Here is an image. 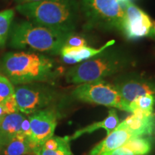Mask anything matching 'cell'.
<instances>
[{
  "instance_id": "22",
  "label": "cell",
  "mask_w": 155,
  "mask_h": 155,
  "mask_svg": "<svg viewBox=\"0 0 155 155\" xmlns=\"http://www.w3.org/2000/svg\"><path fill=\"white\" fill-rule=\"evenodd\" d=\"M64 45L71 46V47H82L87 45L86 40L83 37L76 35L75 33L71 34L65 40Z\"/></svg>"
},
{
  "instance_id": "28",
  "label": "cell",
  "mask_w": 155,
  "mask_h": 155,
  "mask_svg": "<svg viewBox=\"0 0 155 155\" xmlns=\"http://www.w3.org/2000/svg\"><path fill=\"white\" fill-rule=\"evenodd\" d=\"M118 1L119 2L120 4H121V5H124L125 3H127V2H129V1H130V0H118Z\"/></svg>"
},
{
  "instance_id": "7",
  "label": "cell",
  "mask_w": 155,
  "mask_h": 155,
  "mask_svg": "<svg viewBox=\"0 0 155 155\" xmlns=\"http://www.w3.org/2000/svg\"><path fill=\"white\" fill-rule=\"evenodd\" d=\"M15 96L19 111L31 115L53 104L58 93L43 83H32L15 86Z\"/></svg>"
},
{
  "instance_id": "14",
  "label": "cell",
  "mask_w": 155,
  "mask_h": 155,
  "mask_svg": "<svg viewBox=\"0 0 155 155\" xmlns=\"http://www.w3.org/2000/svg\"><path fill=\"white\" fill-rule=\"evenodd\" d=\"M25 116L22 113L6 115L0 121V147H4L21 133V124Z\"/></svg>"
},
{
  "instance_id": "25",
  "label": "cell",
  "mask_w": 155,
  "mask_h": 155,
  "mask_svg": "<svg viewBox=\"0 0 155 155\" xmlns=\"http://www.w3.org/2000/svg\"><path fill=\"white\" fill-rule=\"evenodd\" d=\"M107 155H134L133 153H131L130 151L127 150V149L124 148L123 147H119V148L116 149V150H114L113 152Z\"/></svg>"
},
{
  "instance_id": "17",
  "label": "cell",
  "mask_w": 155,
  "mask_h": 155,
  "mask_svg": "<svg viewBox=\"0 0 155 155\" xmlns=\"http://www.w3.org/2000/svg\"><path fill=\"white\" fill-rule=\"evenodd\" d=\"M15 15L13 9H7L0 12V49L5 47L8 41Z\"/></svg>"
},
{
  "instance_id": "13",
  "label": "cell",
  "mask_w": 155,
  "mask_h": 155,
  "mask_svg": "<svg viewBox=\"0 0 155 155\" xmlns=\"http://www.w3.org/2000/svg\"><path fill=\"white\" fill-rule=\"evenodd\" d=\"M114 43V40L108 42L105 45L99 49L91 48L89 46L82 47H71V46L63 45L62 47L60 54L64 63L67 64H75L86 61L98 54L101 53L106 48Z\"/></svg>"
},
{
  "instance_id": "8",
  "label": "cell",
  "mask_w": 155,
  "mask_h": 155,
  "mask_svg": "<svg viewBox=\"0 0 155 155\" xmlns=\"http://www.w3.org/2000/svg\"><path fill=\"white\" fill-rule=\"evenodd\" d=\"M125 17L124 34L129 40H137L150 34L152 22L149 15L130 1L124 5Z\"/></svg>"
},
{
  "instance_id": "19",
  "label": "cell",
  "mask_w": 155,
  "mask_h": 155,
  "mask_svg": "<svg viewBox=\"0 0 155 155\" xmlns=\"http://www.w3.org/2000/svg\"><path fill=\"white\" fill-rule=\"evenodd\" d=\"M155 104V96L152 95H144L141 96L134 100L129 104L131 113L136 108L143 110V111L153 112Z\"/></svg>"
},
{
  "instance_id": "16",
  "label": "cell",
  "mask_w": 155,
  "mask_h": 155,
  "mask_svg": "<svg viewBox=\"0 0 155 155\" xmlns=\"http://www.w3.org/2000/svg\"><path fill=\"white\" fill-rule=\"evenodd\" d=\"M119 123V119L116 110L110 109L108 111L107 117L105 119H104L103 121L96 122V123L92 124L87 126V127L83 128V129L76 131L72 136L69 137L70 141L75 140V139L79 138L83 134H91L100 129H105L108 135L117 127Z\"/></svg>"
},
{
  "instance_id": "26",
  "label": "cell",
  "mask_w": 155,
  "mask_h": 155,
  "mask_svg": "<svg viewBox=\"0 0 155 155\" xmlns=\"http://www.w3.org/2000/svg\"><path fill=\"white\" fill-rule=\"evenodd\" d=\"M17 5H22V4L30 3V2H36L42 1V0H14Z\"/></svg>"
},
{
  "instance_id": "21",
  "label": "cell",
  "mask_w": 155,
  "mask_h": 155,
  "mask_svg": "<svg viewBox=\"0 0 155 155\" xmlns=\"http://www.w3.org/2000/svg\"><path fill=\"white\" fill-rule=\"evenodd\" d=\"M15 95V86L5 75H0V104Z\"/></svg>"
},
{
  "instance_id": "5",
  "label": "cell",
  "mask_w": 155,
  "mask_h": 155,
  "mask_svg": "<svg viewBox=\"0 0 155 155\" xmlns=\"http://www.w3.org/2000/svg\"><path fill=\"white\" fill-rule=\"evenodd\" d=\"M88 28L123 31L125 12L118 0H81Z\"/></svg>"
},
{
  "instance_id": "9",
  "label": "cell",
  "mask_w": 155,
  "mask_h": 155,
  "mask_svg": "<svg viewBox=\"0 0 155 155\" xmlns=\"http://www.w3.org/2000/svg\"><path fill=\"white\" fill-rule=\"evenodd\" d=\"M32 137L31 139L38 147L51 138L58 123V115L55 111L45 109L29 116Z\"/></svg>"
},
{
  "instance_id": "27",
  "label": "cell",
  "mask_w": 155,
  "mask_h": 155,
  "mask_svg": "<svg viewBox=\"0 0 155 155\" xmlns=\"http://www.w3.org/2000/svg\"><path fill=\"white\" fill-rule=\"evenodd\" d=\"M6 115H7V114H6L5 109H4L2 104H0V121L4 119V117H5Z\"/></svg>"
},
{
  "instance_id": "10",
  "label": "cell",
  "mask_w": 155,
  "mask_h": 155,
  "mask_svg": "<svg viewBox=\"0 0 155 155\" xmlns=\"http://www.w3.org/2000/svg\"><path fill=\"white\" fill-rule=\"evenodd\" d=\"M133 137H136L122 121L104 140L92 149L89 155H107L123 146Z\"/></svg>"
},
{
  "instance_id": "29",
  "label": "cell",
  "mask_w": 155,
  "mask_h": 155,
  "mask_svg": "<svg viewBox=\"0 0 155 155\" xmlns=\"http://www.w3.org/2000/svg\"><path fill=\"white\" fill-rule=\"evenodd\" d=\"M152 29L153 30V32L155 34V22H154L152 23Z\"/></svg>"
},
{
  "instance_id": "11",
  "label": "cell",
  "mask_w": 155,
  "mask_h": 155,
  "mask_svg": "<svg viewBox=\"0 0 155 155\" xmlns=\"http://www.w3.org/2000/svg\"><path fill=\"white\" fill-rule=\"evenodd\" d=\"M115 86L119 90L124 102L129 108V104L139 96L144 95L155 96V85L142 79H126L115 84Z\"/></svg>"
},
{
  "instance_id": "2",
  "label": "cell",
  "mask_w": 155,
  "mask_h": 155,
  "mask_svg": "<svg viewBox=\"0 0 155 155\" xmlns=\"http://www.w3.org/2000/svg\"><path fill=\"white\" fill-rule=\"evenodd\" d=\"M16 9L29 21L72 34L79 20L80 5L78 0H42L17 5Z\"/></svg>"
},
{
  "instance_id": "31",
  "label": "cell",
  "mask_w": 155,
  "mask_h": 155,
  "mask_svg": "<svg viewBox=\"0 0 155 155\" xmlns=\"http://www.w3.org/2000/svg\"><path fill=\"white\" fill-rule=\"evenodd\" d=\"M30 155H35V154H30Z\"/></svg>"
},
{
  "instance_id": "23",
  "label": "cell",
  "mask_w": 155,
  "mask_h": 155,
  "mask_svg": "<svg viewBox=\"0 0 155 155\" xmlns=\"http://www.w3.org/2000/svg\"><path fill=\"white\" fill-rule=\"evenodd\" d=\"M2 104L4 109H5L7 115V114L18 113V112H19L15 95L8 98L7 101H5L3 104Z\"/></svg>"
},
{
  "instance_id": "30",
  "label": "cell",
  "mask_w": 155,
  "mask_h": 155,
  "mask_svg": "<svg viewBox=\"0 0 155 155\" xmlns=\"http://www.w3.org/2000/svg\"><path fill=\"white\" fill-rule=\"evenodd\" d=\"M0 152H1V147H0Z\"/></svg>"
},
{
  "instance_id": "24",
  "label": "cell",
  "mask_w": 155,
  "mask_h": 155,
  "mask_svg": "<svg viewBox=\"0 0 155 155\" xmlns=\"http://www.w3.org/2000/svg\"><path fill=\"white\" fill-rule=\"evenodd\" d=\"M21 134L30 139L31 137H32L30 119H29V118H27L26 116H25L22 124H21Z\"/></svg>"
},
{
  "instance_id": "18",
  "label": "cell",
  "mask_w": 155,
  "mask_h": 155,
  "mask_svg": "<svg viewBox=\"0 0 155 155\" xmlns=\"http://www.w3.org/2000/svg\"><path fill=\"white\" fill-rule=\"evenodd\" d=\"M124 148L130 151L134 155H147L152 150V144L144 137H133L124 144Z\"/></svg>"
},
{
  "instance_id": "12",
  "label": "cell",
  "mask_w": 155,
  "mask_h": 155,
  "mask_svg": "<svg viewBox=\"0 0 155 155\" xmlns=\"http://www.w3.org/2000/svg\"><path fill=\"white\" fill-rule=\"evenodd\" d=\"M126 127L136 137L151 136L155 129V118L153 112L136 108L132 114L123 121Z\"/></svg>"
},
{
  "instance_id": "1",
  "label": "cell",
  "mask_w": 155,
  "mask_h": 155,
  "mask_svg": "<svg viewBox=\"0 0 155 155\" xmlns=\"http://www.w3.org/2000/svg\"><path fill=\"white\" fill-rule=\"evenodd\" d=\"M1 68L14 86L48 82L59 74V69L52 58L32 51L5 54Z\"/></svg>"
},
{
  "instance_id": "3",
  "label": "cell",
  "mask_w": 155,
  "mask_h": 155,
  "mask_svg": "<svg viewBox=\"0 0 155 155\" xmlns=\"http://www.w3.org/2000/svg\"><path fill=\"white\" fill-rule=\"evenodd\" d=\"M70 35L31 21L21 20L12 23L9 45L16 50L59 55Z\"/></svg>"
},
{
  "instance_id": "6",
  "label": "cell",
  "mask_w": 155,
  "mask_h": 155,
  "mask_svg": "<svg viewBox=\"0 0 155 155\" xmlns=\"http://www.w3.org/2000/svg\"><path fill=\"white\" fill-rule=\"evenodd\" d=\"M72 95L81 101L116 108L131 113L115 85L104 80L81 83L73 91Z\"/></svg>"
},
{
  "instance_id": "4",
  "label": "cell",
  "mask_w": 155,
  "mask_h": 155,
  "mask_svg": "<svg viewBox=\"0 0 155 155\" xmlns=\"http://www.w3.org/2000/svg\"><path fill=\"white\" fill-rule=\"evenodd\" d=\"M106 49L71 68L66 73L67 82L81 84L103 80L104 78L119 73L127 66L129 63L127 56L122 52Z\"/></svg>"
},
{
  "instance_id": "20",
  "label": "cell",
  "mask_w": 155,
  "mask_h": 155,
  "mask_svg": "<svg viewBox=\"0 0 155 155\" xmlns=\"http://www.w3.org/2000/svg\"><path fill=\"white\" fill-rule=\"evenodd\" d=\"M69 137H64L61 144L53 150H43L40 147L35 155H73L70 147Z\"/></svg>"
},
{
  "instance_id": "15",
  "label": "cell",
  "mask_w": 155,
  "mask_h": 155,
  "mask_svg": "<svg viewBox=\"0 0 155 155\" xmlns=\"http://www.w3.org/2000/svg\"><path fill=\"white\" fill-rule=\"evenodd\" d=\"M32 139L19 134L5 146L1 147L0 155H30L36 154L39 149Z\"/></svg>"
}]
</instances>
